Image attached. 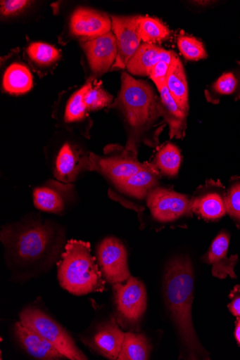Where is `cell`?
<instances>
[{
  "instance_id": "obj_1",
  "label": "cell",
  "mask_w": 240,
  "mask_h": 360,
  "mask_svg": "<svg viewBox=\"0 0 240 360\" xmlns=\"http://www.w3.org/2000/svg\"><path fill=\"white\" fill-rule=\"evenodd\" d=\"M0 240L6 264L16 281H27L46 273L58 263L65 249L61 226L39 214L2 227Z\"/></svg>"
},
{
  "instance_id": "obj_2",
  "label": "cell",
  "mask_w": 240,
  "mask_h": 360,
  "mask_svg": "<svg viewBox=\"0 0 240 360\" xmlns=\"http://www.w3.org/2000/svg\"><path fill=\"white\" fill-rule=\"evenodd\" d=\"M194 276L188 256H178L167 264L163 278V296L184 347L191 359L205 354L194 330L191 304L194 300Z\"/></svg>"
},
{
  "instance_id": "obj_3",
  "label": "cell",
  "mask_w": 240,
  "mask_h": 360,
  "mask_svg": "<svg viewBox=\"0 0 240 360\" xmlns=\"http://www.w3.org/2000/svg\"><path fill=\"white\" fill-rule=\"evenodd\" d=\"M111 106L120 112L127 129L125 147L138 152V145L147 141L146 136L161 117L160 99L146 82L137 80L123 72L120 91Z\"/></svg>"
},
{
  "instance_id": "obj_4",
  "label": "cell",
  "mask_w": 240,
  "mask_h": 360,
  "mask_svg": "<svg viewBox=\"0 0 240 360\" xmlns=\"http://www.w3.org/2000/svg\"><path fill=\"white\" fill-rule=\"evenodd\" d=\"M60 285L75 296L103 292L106 281L103 278L90 244L77 240L67 241L56 264Z\"/></svg>"
},
{
  "instance_id": "obj_5",
  "label": "cell",
  "mask_w": 240,
  "mask_h": 360,
  "mask_svg": "<svg viewBox=\"0 0 240 360\" xmlns=\"http://www.w3.org/2000/svg\"><path fill=\"white\" fill-rule=\"evenodd\" d=\"M19 318L23 325L51 343L67 359H87L63 327L39 307H25L19 314Z\"/></svg>"
},
{
  "instance_id": "obj_6",
  "label": "cell",
  "mask_w": 240,
  "mask_h": 360,
  "mask_svg": "<svg viewBox=\"0 0 240 360\" xmlns=\"http://www.w3.org/2000/svg\"><path fill=\"white\" fill-rule=\"evenodd\" d=\"M90 172H96L113 186L139 172L144 163L138 159V152L126 147L108 146L104 155L89 153Z\"/></svg>"
},
{
  "instance_id": "obj_7",
  "label": "cell",
  "mask_w": 240,
  "mask_h": 360,
  "mask_svg": "<svg viewBox=\"0 0 240 360\" xmlns=\"http://www.w3.org/2000/svg\"><path fill=\"white\" fill-rule=\"evenodd\" d=\"M118 322L125 327L139 329L147 309V291L144 283L131 276L126 284H113Z\"/></svg>"
},
{
  "instance_id": "obj_8",
  "label": "cell",
  "mask_w": 240,
  "mask_h": 360,
  "mask_svg": "<svg viewBox=\"0 0 240 360\" xmlns=\"http://www.w3.org/2000/svg\"><path fill=\"white\" fill-rule=\"evenodd\" d=\"M146 203L153 219L161 224L175 222L192 214L191 198L160 186L150 192Z\"/></svg>"
},
{
  "instance_id": "obj_9",
  "label": "cell",
  "mask_w": 240,
  "mask_h": 360,
  "mask_svg": "<svg viewBox=\"0 0 240 360\" xmlns=\"http://www.w3.org/2000/svg\"><path fill=\"white\" fill-rule=\"evenodd\" d=\"M96 253L99 270L106 282L121 283L131 277L127 249L121 240L108 237L99 243Z\"/></svg>"
},
{
  "instance_id": "obj_10",
  "label": "cell",
  "mask_w": 240,
  "mask_h": 360,
  "mask_svg": "<svg viewBox=\"0 0 240 360\" xmlns=\"http://www.w3.org/2000/svg\"><path fill=\"white\" fill-rule=\"evenodd\" d=\"M125 333L115 318L101 321L80 337L83 344L91 351L108 359H118Z\"/></svg>"
},
{
  "instance_id": "obj_11",
  "label": "cell",
  "mask_w": 240,
  "mask_h": 360,
  "mask_svg": "<svg viewBox=\"0 0 240 360\" xmlns=\"http://www.w3.org/2000/svg\"><path fill=\"white\" fill-rule=\"evenodd\" d=\"M192 212L214 221L224 217L226 210V188L218 181L208 180L197 188L191 198Z\"/></svg>"
},
{
  "instance_id": "obj_12",
  "label": "cell",
  "mask_w": 240,
  "mask_h": 360,
  "mask_svg": "<svg viewBox=\"0 0 240 360\" xmlns=\"http://www.w3.org/2000/svg\"><path fill=\"white\" fill-rule=\"evenodd\" d=\"M139 18V16H112V28L118 45V55L112 70L125 69L141 45Z\"/></svg>"
},
{
  "instance_id": "obj_13",
  "label": "cell",
  "mask_w": 240,
  "mask_h": 360,
  "mask_svg": "<svg viewBox=\"0 0 240 360\" xmlns=\"http://www.w3.org/2000/svg\"><path fill=\"white\" fill-rule=\"evenodd\" d=\"M75 192L74 184L51 179L34 188L33 204L41 211L61 214L66 205L74 201Z\"/></svg>"
},
{
  "instance_id": "obj_14",
  "label": "cell",
  "mask_w": 240,
  "mask_h": 360,
  "mask_svg": "<svg viewBox=\"0 0 240 360\" xmlns=\"http://www.w3.org/2000/svg\"><path fill=\"white\" fill-rule=\"evenodd\" d=\"M86 172H90L89 154L72 143H64L54 160V178L63 183L74 184L80 175Z\"/></svg>"
},
{
  "instance_id": "obj_15",
  "label": "cell",
  "mask_w": 240,
  "mask_h": 360,
  "mask_svg": "<svg viewBox=\"0 0 240 360\" xmlns=\"http://www.w3.org/2000/svg\"><path fill=\"white\" fill-rule=\"evenodd\" d=\"M160 174L153 163H144L139 172L124 181L113 186L110 190V196H124L142 201L147 198L150 192L159 186Z\"/></svg>"
},
{
  "instance_id": "obj_16",
  "label": "cell",
  "mask_w": 240,
  "mask_h": 360,
  "mask_svg": "<svg viewBox=\"0 0 240 360\" xmlns=\"http://www.w3.org/2000/svg\"><path fill=\"white\" fill-rule=\"evenodd\" d=\"M111 29L109 16L91 9H77L70 20L72 34L87 41L108 34Z\"/></svg>"
},
{
  "instance_id": "obj_17",
  "label": "cell",
  "mask_w": 240,
  "mask_h": 360,
  "mask_svg": "<svg viewBox=\"0 0 240 360\" xmlns=\"http://www.w3.org/2000/svg\"><path fill=\"white\" fill-rule=\"evenodd\" d=\"M91 71L101 75L112 69L118 55V45L113 32L82 44Z\"/></svg>"
},
{
  "instance_id": "obj_18",
  "label": "cell",
  "mask_w": 240,
  "mask_h": 360,
  "mask_svg": "<svg viewBox=\"0 0 240 360\" xmlns=\"http://www.w3.org/2000/svg\"><path fill=\"white\" fill-rule=\"evenodd\" d=\"M13 332L20 347L32 357L41 360L67 359L51 343L27 328L20 321L15 323Z\"/></svg>"
},
{
  "instance_id": "obj_19",
  "label": "cell",
  "mask_w": 240,
  "mask_h": 360,
  "mask_svg": "<svg viewBox=\"0 0 240 360\" xmlns=\"http://www.w3.org/2000/svg\"><path fill=\"white\" fill-rule=\"evenodd\" d=\"M229 245V236L222 232L214 240L207 254L203 256L205 263L213 266L212 273L214 276L224 279L227 276L236 278L234 267L238 261V256H227Z\"/></svg>"
},
{
  "instance_id": "obj_20",
  "label": "cell",
  "mask_w": 240,
  "mask_h": 360,
  "mask_svg": "<svg viewBox=\"0 0 240 360\" xmlns=\"http://www.w3.org/2000/svg\"><path fill=\"white\" fill-rule=\"evenodd\" d=\"M160 112L161 117L169 127L170 139H183L187 128V115L177 105L168 88L165 86L159 91Z\"/></svg>"
},
{
  "instance_id": "obj_21",
  "label": "cell",
  "mask_w": 240,
  "mask_h": 360,
  "mask_svg": "<svg viewBox=\"0 0 240 360\" xmlns=\"http://www.w3.org/2000/svg\"><path fill=\"white\" fill-rule=\"evenodd\" d=\"M166 87L179 108L188 115L189 106L187 76L182 62L177 55L170 65Z\"/></svg>"
},
{
  "instance_id": "obj_22",
  "label": "cell",
  "mask_w": 240,
  "mask_h": 360,
  "mask_svg": "<svg viewBox=\"0 0 240 360\" xmlns=\"http://www.w3.org/2000/svg\"><path fill=\"white\" fill-rule=\"evenodd\" d=\"M163 50L153 44H141L128 61L127 71L134 76L149 77L153 68L160 60Z\"/></svg>"
},
{
  "instance_id": "obj_23",
  "label": "cell",
  "mask_w": 240,
  "mask_h": 360,
  "mask_svg": "<svg viewBox=\"0 0 240 360\" xmlns=\"http://www.w3.org/2000/svg\"><path fill=\"white\" fill-rule=\"evenodd\" d=\"M222 96L240 100V63L236 69L224 73L207 91L208 101L214 104L219 103Z\"/></svg>"
},
{
  "instance_id": "obj_24",
  "label": "cell",
  "mask_w": 240,
  "mask_h": 360,
  "mask_svg": "<svg viewBox=\"0 0 240 360\" xmlns=\"http://www.w3.org/2000/svg\"><path fill=\"white\" fill-rule=\"evenodd\" d=\"M33 86L32 77L25 65L15 63L6 70L4 77V90L19 95L28 92Z\"/></svg>"
},
{
  "instance_id": "obj_25",
  "label": "cell",
  "mask_w": 240,
  "mask_h": 360,
  "mask_svg": "<svg viewBox=\"0 0 240 360\" xmlns=\"http://www.w3.org/2000/svg\"><path fill=\"white\" fill-rule=\"evenodd\" d=\"M92 86V79L77 90L68 101L63 112V121L68 124H80L89 119L84 97Z\"/></svg>"
},
{
  "instance_id": "obj_26",
  "label": "cell",
  "mask_w": 240,
  "mask_h": 360,
  "mask_svg": "<svg viewBox=\"0 0 240 360\" xmlns=\"http://www.w3.org/2000/svg\"><path fill=\"white\" fill-rule=\"evenodd\" d=\"M151 346L144 335L125 333V338L118 359L146 360L150 357Z\"/></svg>"
},
{
  "instance_id": "obj_27",
  "label": "cell",
  "mask_w": 240,
  "mask_h": 360,
  "mask_svg": "<svg viewBox=\"0 0 240 360\" xmlns=\"http://www.w3.org/2000/svg\"><path fill=\"white\" fill-rule=\"evenodd\" d=\"M182 160L179 149L172 143H168L160 148L153 165L160 175L172 178L178 174Z\"/></svg>"
},
{
  "instance_id": "obj_28",
  "label": "cell",
  "mask_w": 240,
  "mask_h": 360,
  "mask_svg": "<svg viewBox=\"0 0 240 360\" xmlns=\"http://www.w3.org/2000/svg\"><path fill=\"white\" fill-rule=\"evenodd\" d=\"M139 32L141 41L153 45L170 37L169 29L158 19L150 17L139 16Z\"/></svg>"
},
{
  "instance_id": "obj_29",
  "label": "cell",
  "mask_w": 240,
  "mask_h": 360,
  "mask_svg": "<svg viewBox=\"0 0 240 360\" xmlns=\"http://www.w3.org/2000/svg\"><path fill=\"white\" fill-rule=\"evenodd\" d=\"M27 53L34 63L42 67H49L61 58L60 52L55 47L42 42L31 44Z\"/></svg>"
},
{
  "instance_id": "obj_30",
  "label": "cell",
  "mask_w": 240,
  "mask_h": 360,
  "mask_svg": "<svg viewBox=\"0 0 240 360\" xmlns=\"http://www.w3.org/2000/svg\"><path fill=\"white\" fill-rule=\"evenodd\" d=\"M226 210L240 228V176H235L229 181L226 188Z\"/></svg>"
},
{
  "instance_id": "obj_31",
  "label": "cell",
  "mask_w": 240,
  "mask_h": 360,
  "mask_svg": "<svg viewBox=\"0 0 240 360\" xmlns=\"http://www.w3.org/2000/svg\"><path fill=\"white\" fill-rule=\"evenodd\" d=\"M113 97L99 85L90 88L84 97V103L88 112L99 110L110 106Z\"/></svg>"
},
{
  "instance_id": "obj_32",
  "label": "cell",
  "mask_w": 240,
  "mask_h": 360,
  "mask_svg": "<svg viewBox=\"0 0 240 360\" xmlns=\"http://www.w3.org/2000/svg\"><path fill=\"white\" fill-rule=\"evenodd\" d=\"M177 45L180 52L187 60H198L208 56L203 44L195 38L179 37Z\"/></svg>"
},
{
  "instance_id": "obj_33",
  "label": "cell",
  "mask_w": 240,
  "mask_h": 360,
  "mask_svg": "<svg viewBox=\"0 0 240 360\" xmlns=\"http://www.w3.org/2000/svg\"><path fill=\"white\" fill-rule=\"evenodd\" d=\"M170 65V63L160 60L150 73L149 77L156 84L158 91L166 86V79Z\"/></svg>"
},
{
  "instance_id": "obj_34",
  "label": "cell",
  "mask_w": 240,
  "mask_h": 360,
  "mask_svg": "<svg viewBox=\"0 0 240 360\" xmlns=\"http://www.w3.org/2000/svg\"><path fill=\"white\" fill-rule=\"evenodd\" d=\"M30 1L27 0H5L1 1V15L4 17H11L20 14L27 8Z\"/></svg>"
},
{
  "instance_id": "obj_35",
  "label": "cell",
  "mask_w": 240,
  "mask_h": 360,
  "mask_svg": "<svg viewBox=\"0 0 240 360\" xmlns=\"http://www.w3.org/2000/svg\"><path fill=\"white\" fill-rule=\"evenodd\" d=\"M229 298L232 302L228 305V309L231 313L240 318V286L236 285L229 294Z\"/></svg>"
},
{
  "instance_id": "obj_36",
  "label": "cell",
  "mask_w": 240,
  "mask_h": 360,
  "mask_svg": "<svg viewBox=\"0 0 240 360\" xmlns=\"http://www.w3.org/2000/svg\"><path fill=\"white\" fill-rule=\"evenodd\" d=\"M235 338H236V340H237L238 343L240 345V318L239 319L238 322L236 326Z\"/></svg>"
}]
</instances>
